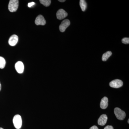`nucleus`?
Here are the masks:
<instances>
[{
	"label": "nucleus",
	"instance_id": "1",
	"mask_svg": "<svg viewBox=\"0 0 129 129\" xmlns=\"http://www.w3.org/2000/svg\"><path fill=\"white\" fill-rule=\"evenodd\" d=\"M19 1L18 0H10L8 5L9 11L13 12H16L18 7Z\"/></svg>",
	"mask_w": 129,
	"mask_h": 129
},
{
	"label": "nucleus",
	"instance_id": "2",
	"mask_svg": "<svg viewBox=\"0 0 129 129\" xmlns=\"http://www.w3.org/2000/svg\"><path fill=\"white\" fill-rule=\"evenodd\" d=\"M114 113L116 117L119 120H123L126 116V114L124 111L119 108H115L114 109Z\"/></svg>",
	"mask_w": 129,
	"mask_h": 129
},
{
	"label": "nucleus",
	"instance_id": "3",
	"mask_svg": "<svg viewBox=\"0 0 129 129\" xmlns=\"http://www.w3.org/2000/svg\"><path fill=\"white\" fill-rule=\"evenodd\" d=\"M14 126L16 129H19L21 128L22 125V119L21 115L17 114L13 117V120Z\"/></svg>",
	"mask_w": 129,
	"mask_h": 129
},
{
	"label": "nucleus",
	"instance_id": "4",
	"mask_svg": "<svg viewBox=\"0 0 129 129\" xmlns=\"http://www.w3.org/2000/svg\"><path fill=\"white\" fill-rule=\"evenodd\" d=\"M123 85V81L119 79L114 80L109 83V86L113 88H119L122 87Z\"/></svg>",
	"mask_w": 129,
	"mask_h": 129
},
{
	"label": "nucleus",
	"instance_id": "5",
	"mask_svg": "<svg viewBox=\"0 0 129 129\" xmlns=\"http://www.w3.org/2000/svg\"><path fill=\"white\" fill-rule=\"evenodd\" d=\"M70 24V22L69 19H66L63 20L59 26V29L61 32H63L65 31Z\"/></svg>",
	"mask_w": 129,
	"mask_h": 129
},
{
	"label": "nucleus",
	"instance_id": "6",
	"mask_svg": "<svg viewBox=\"0 0 129 129\" xmlns=\"http://www.w3.org/2000/svg\"><path fill=\"white\" fill-rule=\"evenodd\" d=\"M35 23L36 25H44L46 23V21L42 15H39L35 21Z\"/></svg>",
	"mask_w": 129,
	"mask_h": 129
},
{
	"label": "nucleus",
	"instance_id": "7",
	"mask_svg": "<svg viewBox=\"0 0 129 129\" xmlns=\"http://www.w3.org/2000/svg\"><path fill=\"white\" fill-rule=\"evenodd\" d=\"M68 13L63 9H60L56 13V17L58 19L62 20L68 16Z\"/></svg>",
	"mask_w": 129,
	"mask_h": 129
},
{
	"label": "nucleus",
	"instance_id": "8",
	"mask_svg": "<svg viewBox=\"0 0 129 129\" xmlns=\"http://www.w3.org/2000/svg\"><path fill=\"white\" fill-rule=\"evenodd\" d=\"M15 68L17 72L19 74H22L23 73L24 69V66L23 63L22 62H17L15 65Z\"/></svg>",
	"mask_w": 129,
	"mask_h": 129
},
{
	"label": "nucleus",
	"instance_id": "9",
	"mask_svg": "<svg viewBox=\"0 0 129 129\" xmlns=\"http://www.w3.org/2000/svg\"><path fill=\"white\" fill-rule=\"evenodd\" d=\"M108 120V117L106 114H102L98 119V123L99 125L103 126L107 123Z\"/></svg>",
	"mask_w": 129,
	"mask_h": 129
},
{
	"label": "nucleus",
	"instance_id": "10",
	"mask_svg": "<svg viewBox=\"0 0 129 129\" xmlns=\"http://www.w3.org/2000/svg\"><path fill=\"white\" fill-rule=\"evenodd\" d=\"M18 40V38L17 36L15 35H13L9 38L8 41L9 44L11 46H14L17 43Z\"/></svg>",
	"mask_w": 129,
	"mask_h": 129
},
{
	"label": "nucleus",
	"instance_id": "11",
	"mask_svg": "<svg viewBox=\"0 0 129 129\" xmlns=\"http://www.w3.org/2000/svg\"><path fill=\"white\" fill-rule=\"evenodd\" d=\"M108 99L107 97H104L102 99L100 103V107L102 109H106L108 105Z\"/></svg>",
	"mask_w": 129,
	"mask_h": 129
},
{
	"label": "nucleus",
	"instance_id": "12",
	"mask_svg": "<svg viewBox=\"0 0 129 129\" xmlns=\"http://www.w3.org/2000/svg\"><path fill=\"white\" fill-rule=\"evenodd\" d=\"M112 55V52L110 51H108L107 52L104 53L103 55L102 60L103 61H106Z\"/></svg>",
	"mask_w": 129,
	"mask_h": 129
},
{
	"label": "nucleus",
	"instance_id": "13",
	"mask_svg": "<svg viewBox=\"0 0 129 129\" xmlns=\"http://www.w3.org/2000/svg\"><path fill=\"white\" fill-rule=\"evenodd\" d=\"M80 5L81 10L84 12L87 8V3L84 0H80Z\"/></svg>",
	"mask_w": 129,
	"mask_h": 129
},
{
	"label": "nucleus",
	"instance_id": "14",
	"mask_svg": "<svg viewBox=\"0 0 129 129\" xmlns=\"http://www.w3.org/2000/svg\"><path fill=\"white\" fill-rule=\"evenodd\" d=\"M40 2L41 4L46 7L50 6L51 3L50 0H40Z\"/></svg>",
	"mask_w": 129,
	"mask_h": 129
},
{
	"label": "nucleus",
	"instance_id": "15",
	"mask_svg": "<svg viewBox=\"0 0 129 129\" xmlns=\"http://www.w3.org/2000/svg\"><path fill=\"white\" fill-rule=\"evenodd\" d=\"M6 62L5 58L0 56V69L4 68L6 65Z\"/></svg>",
	"mask_w": 129,
	"mask_h": 129
},
{
	"label": "nucleus",
	"instance_id": "16",
	"mask_svg": "<svg viewBox=\"0 0 129 129\" xmlns=\"http://www.w3.org/2000/svg\"><path fill=\"white\" fill-rule=\"evenodd\" d=\"M122 42L123 44H129V38H125L122 39Z\"/></svg>",
	"mask_w": 129,
	"mask_h": 129
},
{
	"label": "nucleus",
	"instance_id": "17",
	"mask_svg": "<svg viewBox=\"0 0 129 129\" xmlns=\"http://www.w3.org/2000/svg\"><path fill=\"white\" fill-rule=\"evenodd\" d=\"M35 4V2H30L28 4V6L30 8L31 7L33 6H34Z\"/></svg>",
	"mask_w": 129,
	"mask_h": 129
},
{
	"label": "nucleus",
	"instance_id": "18",
	"mask_svg": "<svg viewBox=\"0 0 129 129\" xmlns=\"http://www.w3.org/2000/svg\"><path fill=\"white\" fill-rule=\"evenodd\" d=\"M104 129H114L112 125H107L104 128Z\"/></svg>",
	"mask_w": 129,
	"mask_h": 129
},
{
	"label": "nucleus",
	"instance_id": "19",
	"mask_svg": "<svg viewBox=\"0 0 129 129\" xmlns=\"http://www.w3.org/2000/svg\"><path fill=\"white\" fill-rule=\"evenodd\" d=\"M89 129H98V127H97L95 125H94V126H92Z\"/></svg>",
	"mask_w": 129,
	"mask_h": 129
},
{
	"label": "nucleus",
	"instance_id": "20",
	"mask_svg": "<svg viewBox=\"0 0 129 129\" xmlns=\"http://www.w3.org/2000/svg\"><path fill=\"white\" fill-rule=\"evenodd\" d=\"M58 1L60 2H63L65 1V0H59Z\"/></svg>",
	"mask_w": 129,
	"mask_h": 129
},
{
	"label": "nucleus",
	"instance_id": "21",
	"mask_svg": "<svg viewBox=\"0 0 129 129\" xmlns=\"http://www.w3.org/2000/svg\"><path fill=\"white\" fill-rule=\"evenodd\" d=\"M1 82H0V91H1Z\"/></svg>",
	"mask_w": 129,
	"mask_h": 129
},
{
	"label": "nucleus",
	"instance_id": "22",
	"mask_svg": "<svg viewBox=\"0 0 129 129\" xmlns=\"http://www.w3.org/2000/svg\"><path fill=\"white\" fill-rule=\"evenodd\" d=\"M128 123H129V119H128Z\"/></svg>",
	"mask_w": 129,
	"mask_h": 129
},
{
	"label": "nucleus",
	"instance_id": "23",
	"mask_svg": "<svg viewBox=\"0 0 129 129\" xmlns=\"http://www.w3.org/2000/svg\"><path fill=\"white\" fill-rule=\"evenodd\" d=\"M0 129H3V128H1V127H0Z\"/></svg>",
	"mask_w": 129,
	"mask_h": 129
}]
</instances>
